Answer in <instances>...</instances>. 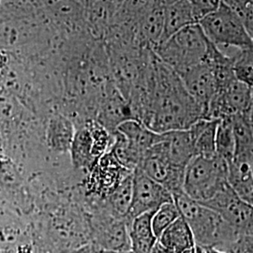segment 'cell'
<instances>
[{
	"label": "cell",
	"mask_w": 253,
	"mask_h": 253,
	"mask_svg": "<svg viewBox=\"0 0 253 253\" xmlns=\"http://www.w3.org/2000/svg\"><path fill=\"white\" fill-rule=\"evenodd\" d=\"M230 252L232 253H253V236H247L240 239Z\"/></svg>",
	"instance_id": "obj_29"
},
{
	"label": "cell",
	"mask_w": 253,
	"mask_h": 253,
	"mask_svg": "<svg viewBox=\"0 0 253 253\" xmlns=\"http://www.w3.org/2000/svg\"><path fill=\"white\" fill-rule=\"evenodd\" d=\"M150 253H172L171 252H169L164 246L161 244L158 240H157V242L155 243V245L153 246V248H152V250H151V252Z\"/></svg>",
	"instance_id": "obj_31"
},
{
	"label": "cell",
	"mask_w": 253,
	"mask_h": 253,
	"mask_svg": "<svg viewBox=\"0 0 253 253\" xmlns=\"http://www.w3.org/2000/svg\"><path fill=\"white\" fill-rule=\"evenodd\" d=\"M95 166L91 178L93 189L105 198L126 175L133 172L118 163L111 151L100 157L96 161Z\"/></svg>",
	"instance_id": "obj_12"
},
{
	"label": "cell",
	"mask_w": 253,
	"mask_h": 253,
	"mask_svg": "<svg viewBox=\"0 0 253 253\" xmlns=\"http://www.w3.org/2000/svg\"><path fill=\"white\" fill-rule=\"evenodd\" d=\"M128 119H134L126 100L119 91L107 93L100 114L99 124L114 135L118 126Z\"/></svg>",
	"instance_id": "obj_16"
},
{
	"label": "cell",
	"mask_w": 253,
	"mask_h": 253,
	"mask_svg": "<svg viewBox=\"0 0 253 253\" xmlns=\"http://www.w3.org/2000/svg\"><path fill=\"white\" fill-rule=\"evenodd\" d=\"M158 241L172 253H181L196 245L190 226L181 216L163 232Z\"/></svg>",
	"instance_id": "obj_20"
},
{
	"label": "cell",
	"mask_w": 253,
	"mask_h": 253,
	"mask_svg": "<svg viewBox=\"0 0 253 253\" xmlns=\"http://www.w3.org/2000/svg\"><path fill=\"white\" fill-rule=\"evenodd\" d=\"M197 22L216 11L221 0H188Z\"/></svg>",
	"instance_id": "obj_28"
},
{
	"label": "cell",
	"mask_w": 253,
	"mask_h": 253,
	"mask_svg": "<svg viewBox=\"0 0 253 253\" xmlns=\"http://www.w3.org/2000/svg\"><path fill=\"white\" fill-rule=\"evenodd\" d=\"M253 110V87L235 80L216 92L207 108L206 119H217Z\"/></svg>",
	"instance_id": "obj_10"
},
{
	"label": "cell",
	"mask_w": 253,
	"mask_h": 253,
	"mask_svg": "<svg viewBox=\"0 0 253 253\" xmlns=\"http://www.w3.org/2000/svg\"><path fill=\"white\" fill-rule=\"evenodd\" d=\"M1 1H2V0H0V4H1Z\"/></svg>",
	"instance_id": "obj_35"
},
{
	"label": "cell",
	"mask_w": 253,
	"mask_h": 253,
	"mask_svg": "<svg viewBox=\"0 0 253 253\" xmlns=\"http://www.w3.org/2000/svg\"><path fill=\"white\" fill-rule=\"evenodd\" d=\"M197 23L188 0H179L163 9V34L159 44L182 28Z\"/></svg>",
	"instance_id": "obj_19"
},
{
	"label": "cell",
	"mask_w": 253,
	"mask_h": 253,
	"mask_svg": "<svg viewBox=\"0 0 253 253\" xmlns=\"http://www.w3.org/2000/svg\"><path fill=\"white\" fill-rule=\"evenodd\" d=\"M209 40L199 24L182 28L154 48L155 55L177 74L205 61Z\"/></svg>",
	"instance_id": "obj_3"
},
{
	"label": "cell",
	"mask_w": 253,
	"mask_h": 253,
	"mask_svg": "<svg viewBox=\"0 0 253 253\" xmlns=\"http://www.w3.org/2000/svg\"><path fill=\"white\" fill-rule=\"evenodd\" d=\"M203 206L216 211L242 236H253V206L241 199L226 184Z\"/></svg>",
	"instance_id": "obj_7"
},
{
	"label": "cell",
	"mask_w": 253,
	"mask_h": 253,
	"mask_svg": "<svg viewBox=\"0 0 253 253\" xmlns=\"http://www.w3.org/2000/svg\"><path fill=\"white\" fill-rule=\"evenodd\" d=\"M97 240V248L105 252L121 253L130 251L127 225L124 219L114 217L105 219V222L100 228Z\"/></svg>",
	"instance_id": "obj_15"
},
{
	"label": "cell",
	"mask_w": 253,
	"mask_h": 253,
	"mask_svg": "<svg viewBox=\"0 0 253 253\" xmlns=\"http://www.w3.org/2000/svg\"><path fill=\"white\" fill-rule=\"evenodd\" d=\"M154 212H147L134 217L127 227L130 252L132 253H150L157 242L151 225Z\"/></svg>",
	"instance_id": "obj_18"
},
{
	"label": "cell",
	"mask_w": 253,
	"mask_h": 253,
	"mask_svg": "<svg viewBox=\"0 0 253 253\" xmlns=\"http://www.w3.org/2000/svg\"><path fill=\"white\" fill-rule=\"evenodd\" d=\"M132 112L135 119L157 133L187 129L206 118V110L190 96L179 75L156 55L147 66L144 87Z\"/></svg>",
	"instance_id": "obj_1"
},
{
	"label": "cell",
	"mask_w": 253,
	"mask_h": 253,
	"mask_svg": "<svg viewBox=\"0 0 253 253\" xmlns=\"http://www.w3.org/2000/svg\"><path fill=\"white\" fill-rule=\"evenodd\" d=\"M173 203L188 225L195 244L203 249L214 248L230 252L243 237L216 211L190 198L184 191L172 196Z\"/></svg>",
	"instance_id": "obj_2"
},
{
	"label": "cell",
	"mask_w": 253,
	"mask_h": 253,
	"mask_svg": "<svg viewBox=\"0 0 253 253\" xmlns=\"http://www.w3.org/2000/svg\"><path fill=\"white\" fill-rule=\"evenodd\" d=\"M132 253L130 251H127V252H121V253Z\"/></svg>",
	"instance_id": "obj_34"
},
{
	"label": "cell",
	"mask_w": 253,
	"mask_h": 253,
	"mask_svg": "<svg viewBox=\"0 0 253 253\" xmlns=\"http://www.w3.org/2000/svg\"><path fill=\"white\" fill-rule=\"evenodd\" d=\"M160 139L161 133L151 130L137 119H128L122 122L114 133L111 152L123 167L133 171L145 152Z\"/></svg>",
	"instance_id": "obj_6"
},
{
	"label": "cell",
	"mask_w": 253,
	"mask_h": 253,
	"mask_svg": "<svg viewBox=\"0 0 253 253\" xmlns=\"http://www.w3.org/2000/svg\"><path fill=\"white\" fill-rule=\"evenodd\" d=\"M172 194L161 184L147 176L139 167L133 170L132 199L126 217V225L147 212H155L165 203L172 202Z\"/></svg>",
	"instance_id": "obj_9"
},
{
	"label": "cell",
	"mask_w": 253,
	"mask_h": 253,
	"mask_svg": "<svg viewBox=\"0 0 253 253\" xmlns=\"http://www.w3.org/2000/svg\"><path fill=\"white\" fill-rule=\"evenodd\" d=\"M227 173L228 164L217 155L193 157L185 169L183 191L191 199L205 203L226 184Z\"/></svg>",
	"instance_id": "obj_4"
},
{
	"label": "cell",
	"mask_w": 253,
	"mask_h": 253,
	"mask_svg": "<svg viewBox=\"0 0 253 253\" xmlns=\"http://www.w3.org/2000/svg\"><path fill=\"white\" fill-rule=\"evenodd\" d=\"M180 213L176 208L175 204L172 202L165 203L161 206L153 213L151 225L154 235L157 239L161 236L163 232L180 217Z\"/></svg>",
	"instance_id": "obj_25"
},
{
	"label": "cell",
	"mask_w": 253,
	"mask_h": 253,
	"mask_svg": "<svg viewBox=\"0 0 253 253\" xmlns=\"http://www.w3.org/2000/svg\"><path fill=\"white\" fill-rule=\"evenodd\" d=\"M178 1L179 0H154V6L163 9Z\"/></svg>",
	"instance_id": "obj_30"
},
{
	"label": "cell",
	"mask_w": 253,
	"mask_h": 253,
	"mask_svg": "<svg viewBox=\"0 0 253 253\" xmlns=\"http://www.w3.org/2000/svg\"><path fill=\"white\" fill-rule=\"evenodd\" d=\"M204 250H205V253H232L231 252H226V251H219L214 248H208Z\"/></svg>",
	"instance_id": "obj_33"
},
{
	"label": "cell",
	"mask_w": 253,
	"mask_h": 253,
	"mask_svg": "<svg viewBox=\"0 0 253 253\" xmlns=\"http://www.w3.org/2000/svg\"><path fill=\"white\" fill-rule=\"evenodd\" d=\"M137 24L141 39L154 49L159 44L163 34V9L154 6Z\"/></svg>",
	"instance_id": "obj_22"
},
{
	"label": "cell",
	"mask_w": 253,
	"mask_h": 253,
	"mask_svg": "<svg viewBox=\"0 0 253 253\" xmlns=\"http://www.w3.org/2000/svg\"><path fill=\"white\" fill-rule=\"evenodd\" d=\"M205 35L217 47H235L237 50L253 49V33L241 16L224 1L218 9L198 22Z\"/></svg>",
	"instance_id": "obj_5"
},
{
	"label": "cell",
	"mask_w": 253,
	"mask_h": 253,
	"mask_svg": "<svg viewBox=\"0 0 253 253\" xmlns=\"http://www.w3.org/2000/svg\"><path fill=\"white\" fill-rule=\"evenodd\" d=\"M132 178L133 172L126 175L106 197L112 217L126 219L132 199Z\"/></svg>",
	"instance_id": "obj_21"
},
{
	"label": "cell",
	"mask_w": 253,
	"mask_h": 253,
	"mask_svg": "<svg viewBox=\"0 0 253 253\" xmlns=\"http://www.w3.org/2000/svg\"><path fill=\"white\" fill-rule=\"evenodd\" d=\"M121 1H122V0H121Z\"/></svg>",
	"instance_id": "obj_36"
},
{
	"label": "cell",
	"mask_w": 253,
	"mask_h": 253,
	"mask_svg": "<svg viewBox=\"0 0 253 253\" xmlns=\"http://www.w3.org/2000/svg\"><path fill=\"white\" fill-rule=\"evenodd\" d=\"M50 134L54 145L67 147L72 142L73 126L67 119L62 117H55L50 124Z\"/></svg>",
	"instance_id": "obj_27"
},
{
	"label": "cell",
	"mask_w": 253,
	"mask_h": 253,
	"mask_svg": "<svg viewBox=\"0 0 253 253\" xmlns=\"http://www.w3.org/2000/svg\"><path fill=\"white\" fill-rule=\"evenodd\" d=\"M235 141L231 118L218 121L216 134V155L223 159L227 164L232 162L235 155Z\"/></svg>",
	"instance_id": "obj_23"
},
{
	"label": "cell",
	"mask_w": 253,
	"mask_h": 253,
	"mask_svg": "<svg viewBox=\"0 0 253 253\" xmlns=\"http://www.w3.org/2000/svg\"><path fill=\"white\" fill-rule=\"evenodd\" d=\"M73 157L75 163L79 166H87L96 160L92 155V136L89 128H84L79 131L73 140Z\"/></svg>",
	"instance_id": "obj_24"
},
{
	"label": "cell",
	"mask_w": 253,
	"mask_h": 253,
	"mask_svg": "<svg viewBox=\"0 0 253 253\" xmlns=\"http://www.w3.org/2000/svg\"><path fill=\"white\" fill-rule=\"evenodd\" d=\"M217 119L202 118L189 127L192 137L194 157L213 158L216 155Z\"/></svg>",
	"instance_id": "obj_17"
},
{
	"label": "cell",
	"mask_w": 253,
	"mask_h": 253,
	"mask_svg": "<svg viewBox=\"0 0 253 253\" xmlns=\"http://www.w3.org/2000/svg\"><path fill=\"white\" fill-rule=\"evenodd\" d=\"M227 182L241 199L253 206V154L234 156L228 163Z\"/></svg>",
	"instance_id": "obj_13"
},
{
	"label": "cell",
	"mask_w": 253,
	"mask_h": 253,
	"mask_svg": "<svg viewBox=\"0 0 253 253\" xmlns=\"http://www.w3.org/2000/svg\"><path fill=\"white\" fill-rule=\"evenodd\" d=\"M161 134V143L170 160L176 166L186 169L187 164L194 157L193 142L189 128L171 130Z\"/></svg>",
	"instance_id": "obj_14"
},
{
	"label": "cell",
	"mask_w": 253,
	"mask_h": 253,
	"mask_svg": "<svg viewBox=\"0 0 253 253\" xmlns=\"http://www.w3.org/2000/svg\"><path fill=\"white\" fill-rule=\"evenodd\" d=\"M179 253H205V250L199 246L195 245L194 247H191L190 249H187Z\"/></svg>",
	"instance_id": "obj_32"
},
{
	"label": "cell",
	"mask_w": 253,
	"mask_h": 253,
	"mask_svg": "<svg viewBox=\"0 0 253 253\" xmlns=\"http://www.w3.org/2000/svg\"><path fill=\"white\" fill-rule=\"evenodd\" d=\"M190 96L207 108L217 92V85L211 68L205 61L178 74Z\"/></svg>",
	"instance_id": "obj_11"
},
{
	"label": "cell",
	"mask_w": 253,
	"mask_h": 253,
	"mask_svg": "<svg viewBox=\"0 0 253 253\" xmlns=\"http://www.w3.org/2000/svg\"><path fill=\"white\" fill-rule=\"evenodd\" d=\"M239 53L233 56L235 79L249 86L253 84V49L238 50Z\"/></svg>",
	"instance_id": "obj_26"
},
{
	"label": "cell",
	"mask_w": 253,
	"mask_h": 253,
	"mask_svg": "<svg viewBox=\"0 0 253 253\" xmlns=\"http://www.w3.org/2000/svg\"><path fill=\"white\" fill-rule=\"evenodd\" d=\"M138 167L147 176L163 186L172 196L183 191L185 169L176 166L170 160L161 139L145 152Z\"/></svg>",
	"instance_id": "obj_8"
}]
</instances>
